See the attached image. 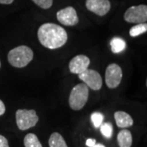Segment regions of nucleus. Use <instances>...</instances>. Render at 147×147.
<instances>
[{"label":"nucleus","instance_id":"f257e3e1","mask_svg":"<svg viewBox=\"0 0 147 147\" xmlns=\"http://www.w3.org/2000/svg\"><path fill=\"white\" fill-rule=\"evenodd\" d=\"M38 38L43 47L57 49L65 44L68 35L61 26L53 23H45L38 30Z\"/></svg>","mask_w":147,"mask_h":147},{"label":"nucleus","instance_id":"f03ea898","mask_svg":"<svg viewBox=\"0 0 147 147\" xmlns=\"http://www.w3.org/2000/svg\"><path fill=\"white\" fill-rule=\"evenodd\" d=\"M33 58L34 53L31 48L24 45L11 49L7 55L9 63L16 68H23L26 66Z\"/></svg>","mask_w":147,"mask_h":147},{"label":"nucleus","instance_id":"7ed1b4c3","mask_svg":"<svg viewBox=\"0 0 147 147\" xmlns=\"http://www.w3.org/2000/svg\"><path fill=\"white\" fill-rule=\"evenodd\" d=\"M89 96V89L84 84H77L74 86L69 95V103L70 108L74 110H80L86 105Z\"/></svg>","mask_w":147,"mask_h":147},{"label":"nucleus","instance_id":"20e7f679","mask_svg":"<svg viewBox=\"0 0 147 147\" xmlns=\"http://www.w3.org/2000/svg\"><path fill=\"white\" fill-rule=\"evenodd\" d=\"M16 120L18 128L25 131L36 125L38 121V116L34 110L21 109L16 112Z\"/></svg>","mask_w":147,"mask_h":147},{"label":"nucleus","instance_id":"39448f33","mask_svg":"<svg viewBox=\"0 0 147 147\" xmlns=\"http://www.w3.org/2000/svg\"><path fill=\"white\" fill-rule=\"evenodd\" d=\"M123 18L128 23H146L147 21V6L141 4L130 7L124 13Z\"/></svg>","mask_w":147,"mask_h":147},{"label":"nucleus","instance_id":"423d86ee","mask_svg":"<svg viewBox=\"0 0 147 147\" xmlns=\"http://www.w3.org/2000/svg\"><path fill=\"white\" fill-rule=\"evenodd\" d=\"M123 71L121 67L115 63L110 64L105 70V84L109 88H116L121 83Z\"/></svg>","mask_w":147,"mask_h":147},{"label":"nucleus","instance_id":"0eeeda50","mask_svg":"<svg viewBox=\"0 0 147 147\" xmlns=\"http://www.w3.org/2000/svg\"><path fill=\"white\" fill-rule=\"evenodd\" d=\"M79 78L84 82V84H86L88 88H91L92 90L98 91L102 87L101 76L94 69H85L84 72L79 74Z\"/></svg>","mask_w":147,"mask_h":147},{"label":"nucleus","instance_id":"6e6552de","mask_svg":"<svg viewBox=\"0 0 147 147\" xmlns=\"http://www.w3.org/2000/svg\"><path fill=\"white\" fill-rule=\"evenodd\" d=\"M57 18L60 23L67 26H73L79 23V16L73 7H67L58 11Z\"/></svg>","mask_w":147,"mask_h":147},{"label":"nucleus","instance_id":"1a4fd4ad","mask_svg":"<svg viewBox=\"0 0 147 147\" xmlns=\"http://www.w3.org/2000/svg\"><path fill=\"white\" fill-rule=\"evenodd\" d=\"M86 7L96 15L103 16L109 12L111 4L109 0H86Z\"/></svg>","mask_w":147,"mask_h":147},{"label":"nucleus","instance_id":"9d476101","mask_svg":"<svg viewBox=\"0 0 147 147\" xmlns=\"http://www.w3.org/2000/svg\"><path fill=\"white\" fill-rule=\"evenodd\" d=\"M90 65V59L84 55H78L70 61L69 68L71 73L79 74L88 68Z\"/></svg>","mask_w":147,"mask_h":147},{"label":"nucleus","instance_id":"9b49d317","mask_svg":"<svg viewBox=\"0 0 147 147\" xmlns=\"http://www.w3.org/2000/svg\"><path fill=\"white\" fill-rule=\"evenodd\" d=\"M115 119L117 126L121 128L129 127L133 124L132 118L124 111H116L115 113Z\"/></svg>","mask_w":147,"mask_h":147},{"label":"nucleus","instance_id":"f8f14e48","mask_svg":"<svg viewBox=\"0 0 147 147\" xmlns=\"http://www.w3.org/2000/svg\"><path fill=\"white\" fill-rule=\"evenodd\" d=\"M117 141L119 147H131L132 144V136L131 131L127 129L121 130L117 136Z\"/></svg>","mask_w":147,"mask_h":147},{"label":"nucleus","instance_id":"ddd939ff","mask_svg":"<svg viewBox=\"0 0 147 147\" xmlns=\"http://www.w3.org/2000/svg\"><path fill=\"white\" fill-rule=\"evenodd\" d=\"M48 145L49 147H68L63 137L58 132H53L50 136Z\"/></svg>","mask_w":147,"mask_h":147},{"label":"nucleus","instance_id":"4468645a","mask_svg":"<svg viewBox=\"0 0 147 147\" xmlns=\"http://www.w3.org/2000/svg\"><path fill=\"white\" fill-rule=\"evenodd\" d=\"M111 51L113 53H119L126 47V42L119 37H115L110 41Z\"/></svg>","mask_w":147,"mask_h":147},{"label":"nucleus","instance_id":"2eb2a0df","mask_svg":"<svg viewBox=\"0 0 147 147\" xmlns=\"http://www.w3.org/2000/svg\"><path fill=\"white\" fill-rule=\"evenodd\" d=\"M25 147H42L38 138L34 133H29L24 138Z\"/></svg>","mask_w":147,"mask_h":147},{"label":"nucleus","instance_id":"dca6fc26","mask_svg":"<svg viewBox=\"0 0 147 147\" xmlns=\"http://www.w3.org/2000/svg\"><path fill=\"white\" fill-rule=\"evenodd\" d=\"M147 31L146 23H141L137 24L136 26H132L129 30V34L131 37H137Z\"/></svg>","mask_w":147,"mask_h":147},{"label":"nucleus","instance_id":"f3484780","mask_svg":"<svg viewBox=\"0 0 147 147\" xmlns=\"http://www.w3.org/2000/svg\"><path fill=\"white\" fill-rule=\"evenodd\" d=\"M101 134L107 139H110L113 134V126L110 123H102L100 127Z\"/></svg>","mask_w":147,"mask_h":147},{"label":"nucleus","instance_id":"a211bd4d","mask_svg":"<svg viewBox=\"0 0 147 147\" xmlns=\"http://www.w3.org/2000/svg\"><path fill=\"white\" fill-rule=\"evenodd\" d=\"M91 120L96 128H98L104 120V116L100 112H93L91 115Z\"/></svg>","mask_w":147,"mask_h":147},{"label":"nucleus","instance_id":"6ab92c4d","mask_svg":"<svg viewBox=\"0 0 147 147\" xmlns=\"http://www.w3.org/2000/svg\"><path fill=\"white\" fill-rule=\"evenodd\" d=\"M37 6L41 7L42 9H48L50 8L53 3V0H32Z\"/></svg>","mask_w":147,"mask_h":147},{"label":"nucleus","instance_id":"aec40b11","mask_svg":"<svg viewBox=\"0 0 147 147\" xmlns=\"http://www.w3.org/2000/svg\"><path fill=\"white\" fill-rule=\"evenodd\" d=\"M0 147H9L7 138L2 135H0Z\"/></svg>","mask_w":147,"mask_h":147},{"label":"nucleus","instance_id":"412c9836","mask_svg":"<svg viewBox=\"0 0 147 147\" xmlns=\"http://www.w3.org/2000/svg\"><path fill=\"white\" fill-rule=\"evenodd\" d=\"M96 140H95V139L88 138V139L86 141V146L88 147L93 146L96 145Z\"/></svg>","mask_w":147,"mask_h":147},{"label":"nucleus","instance_id":"4be33fe9","mask_svg":"<svg viewBox=\"0 0 147 147\" xmlns=\"http://www.w3.org/2000/svg\"><path fill=\"white\" fill-rule=\"evenodd\" d=\"M6 111V108H5V105L4 103L0 100V116L3 115Z\"/></svg>","mask_w":147,"mask_h":147},{"label":"nucleus","instance_id":"5701e85b","mask_svg":"<svg viewBox=\"0 0 147 147\" xmlns=\"http://www.w3.org/2000/svg\"><path fill=\"white\" fill-rule=\"evenodd\" d=\"M14 0H0L1 4H11L13 3Z\"/></svg>","mask_w":147,"mask_h":147},{"label":"nucleus","instance_id":"b1692460","mask_svg":"<svg viewBox=\"0 0 147 147\" xmlns=\"http://www.w3.org/2000/svg\"><path fill=\"white\" fill-rule=\"evenodd\" d=\"M91 147H105L104 145H102V144H100V143H98V144H96L94 145L93 146H91Z\"/></svg>","mask_w":147,"mask_h":147},{"label":"nucleus","instance_id":"393cba45","mask_svg":"<svg viewBox=\"0 0 147 147\" xmlns=\"http://www.w3.org/2000/svg\"><path fill=\"white\" fill-rule=\"evenodd\" d=\"M0 66H1V62H0Z\"/></svg>","mask_w":147,"mask_h":147}]
</instances>
